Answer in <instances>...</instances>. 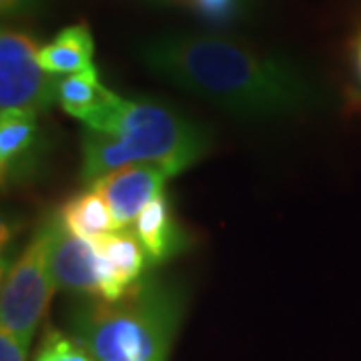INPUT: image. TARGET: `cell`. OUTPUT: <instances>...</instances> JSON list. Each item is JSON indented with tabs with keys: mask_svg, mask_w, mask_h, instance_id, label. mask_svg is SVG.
Here are the masks:
<instances>
[{
	"mask_svg": "<svg viewBox=\"0 0 361 361\" xmlns=\"http://www.w3.org/2000/svg\"><path fill=\"white\" fill-rule=\"evenodd\" d=\"M135 231L147 255L155 261H167L185 247V235L173 219L167 195H159L141 211L135 221Z\"/></svg>",
	"mask_w": 361,
	"mask_h": 361,
	"instance_id": "obj_10",
	"label": "cell"
},
{
	"mask_svg": "<svg viewBox=\"0 0 361 361\" xmlns=\"http://www.w3.org/2000/svg\"><path fill=\"white\" fill-rule=\"evenodd\" d=\"M51 225V267L56 285L68 293L101 299L103 261L97 243L68 231L59 217Z\"/></svg>",
	"mask_w": 361,
	"mask_h": 361,
	"instance_id": "obj_6",
	"label": "cell"
},
{
	"mask_svg": "<svg viewBox=\"0 0 361 361\" xmlns=\"http://www.w3.org/2000/svg\"><path fill=\"white\" fill-rule=\"evenodd\" d=\"M351 65H353V73L357 78V85L361 87V32L355 35L351 40Z\"/></svg>",
	"mask_w": 361,
	"mask_h": 361,
	"instance_id": "obj_18",
	"label": "cell"
},
{
	"mask_svg": "<svg viewBox=\"0 0 361 361\" xmlns=\"http://www.w3.org/2000/svg\"><path fill=\"white\" fill-rule=\"evenodd\" d=\"M241 8V0H193L191 11L211 23L233 20Z\"/></svg>",
	"mask_w": 361,
	"mask_h": 361,
	"instance_id": "obj_15",
	"label": "cell"
},
{
	"mask_svg": "<svg viewBox=\"0 0 361 361\" xmlns=\"http://www.w3.org/2000/svg\"><path fill=\"white\" fill-rule=\"evenodd\" d=\"M59 219L68 231L77 233L89 241H101L106 235L118 231L111 207L94 187L68 199L61 207Z\"/></svg>",
	"mask_w": 361,
	"mask_h": 361,
	"instance_id": "obj_12",
	"label": "cell"
},
{
	"mask_svg": "<svg viewBox=\"0 0 361 361\" xmlns=\"http://www.w3.org/2000/svg\"><path fill=\"white\" fill-rule=\"evenodd\" d=\"M155 2H163V4H177V6H187L191 8L193 0H155Z\"/></svg>",
	"mask_w": 361,
	"mask_h": 361,
	"instance_id": "obj_19",
	"label": "cell"
},
{
	"mask_svg": "<svg viewBox=\"0 0 361 361\" xmlns=\"http://www.w3.org/2000/svg\"><path fill=\"white\" fill-rule=\"evenodd\" d=\"M167 177V171L153 163H129L94 180L92 187L106 199L118 229H125L163 193Z\"/></svg>",
	"mask_w": 361,
	"mask_h": 361,
	"instance_id": "obj_8",
	"label": "cell"
},
{
	"mask_svg": "<svg viewBox=\"0 0 361 361\" xmlns=\"http://www.w3.org/2000/svg\"><path fill=\"white\" fill-rule=\"evenodd\" d=\"M51 247L52 225L47 223L2 275L0 327L18 337L26 348L30 345L49 311L54 289L59 287L52 275Z\"/></svg>",
	"mask_w": 361,
	"mask_h": 361,
	"instance_id": "obj_4",
	"label": "cell"
},
{
	"mask_svg": "<svg viewBox=\"0 0 361 361\" xmlns=\"http://www.w3.org/2000/svg\"><path fill=\"white\" fill-rule=\"evenodd\" d=\"M139 59L151 73L235 115H291L322 103L303 71L237 40L173 32L142 42Z\"/></svg>",
	"mask_w": 361,
	"mask_h": 361,
	"instance_id": "obj_1",
	"label": "cell"
},
{
	"mask_svg": "<svg viewBox=\"0 0 361 361\" xmlns=\"http://www.w3.org/2000/svg\"><path fill=\"white\" fill-rule=\"evenodd\" d=\"M115 97V92L104 87L99 78V71L89 66L85 71H78L73 75L59 77L56 85V103L63 106V111L75 116L78 121L89 118L92 113L103 109Z\"/></svg>",
	"mask_w": 361,
	"mask_h": 361,
	"instance_id": "obj_13",
	"label": "cell"
},
{
	"mask_svg": "<svg viewBox=\"0 0 361 361\" xmlns=\"http://www.w3.org/2000/svg\"><path fill=\"white\" fill-rule=\"evenodd\" d=\"M35 111H2L0 115V179L2 187L37 177L47 153Z\"/></svg>",
	"mask_w": 361,
	"mask_h": 361,
	"instance_id": "obj_7",
	"label": "cell"
},
{
	"mask_svg": "<svg viewBox=\"0 0 361 361\" xmlns=\"http://www.w3.org/2000/svg\"><path fill=\"white\" fill-rule=\"evenodd\" d=\"M183 317V297L161 279H139L115 301L71 313V334L94 361H167Z\"/></svg>",
	"mask_w": 361,
	"mask_h": 361,
	"instance_id": "obj_2",
	"label": "cell"
},
{
	"mask_svg": "<svg viewBox=\"0 0 361 361\" xmlns=\"http://www.w3.org/2000/svg\"><path fill=\"white\" fill-rule=\"evenodd\" d=\"M87 129L115 135L127 163H153L177 175L207 155L211 141L193 121L145 99L113 97L82 121Z\"/></svg>",
	"mask_w": 361,
	"mask_h": 361,
	"instance_id": "obj_3",
	"label": "cell"
},
{
	"mask_svg": "<svg viewBox=\"0 0 361 361\" xmlns=\"http://www.w3.org/2000/svg\"><path fill=\"white\" fill-rule=\"evenodd\" d=\"M103 261V295L101 299L115 301L125 295L130 285L141 279L145 269V247L137 231L129 227L94 241Z\"/></svg>",
	"mask_w": 361,
	"mask_h": 361,
	"instance_id": "obj_9",
	"label": "cell"
},
{
	"mask_svg": "<svg viewBox=\"0 0 361 361\" xmlns=\"http://www.w3.org/2000/svg\"><path fill=\"white\" fill-rule=\"evenodd\" d=\"M42 0H0V11L2 16H20L39 8Z\"/></svg>",
	"mask_w": 361,
	"mask_h": 361,
	"instance_id": "obj_17",
	"label": "cell"
},
{
	"mask_svg": "<svg viewBox=\"0 0 361 361\" xmlns=\"http://www.w3.org/2000/svg\"><path fill=\"white\" fill-rule=\"evenodd\" d=\"M94 42L87 25H73L63 28L52 42L40 47V66L54 77H65L92 66Z\"/></svg>",
	"mask_w": 361,
	"mask_h": 361,
	"instance_id": "obj_11",
	"label": "cell"
},
{
	"mask_svg": "<svg viewBox=\"0 0 361 361\" xmlns=\"http://www.w3.org/2000/svg\"><path fill=\"white\" fill-rule=\"evenodd\" d=\"M26 349L18 337L0 327V361H26Z\"/></svg>",
	"mask_w": 361,
	"mask_h": 361,
	"instance_id": "obj_16",
	"label": "cell"
},
{
	"mask_svg": "<svg viewBox=\"0 0 361 361\" xmlns=\"http://www.w3.org/2000/svg\"><path fill=\"white\" fill-rule=\"evenodd\" d=\"M35 361H94L75 337L49 327L42 336Z\"/></svg>",
	"mask_w": 361,
	"mask_h": 361,
	"instance_id": "obj_14",
	"label": "cell"
},
{
	"mask_svg": "<svg viewBox=\"0 0 361 361\" xmlns=\"http://www.w3.org/2000/svg\"><path fill=\"white\" fill-rule=\"evenodd\" d=\"M39 40L25 30L2 28L0 35V106L2 111H35L56 103L59 77L39 63Z\"/></svg>",
	"mask_w": 361,
	"mask_h": 361,
	"instance_id": "obj_5",
	"label": "cell"
}]
</instances>
